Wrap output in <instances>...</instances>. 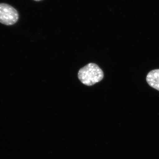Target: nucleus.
I'll return each mask as SVG.
<instances>
[{
  "mask_svg": "<svg viewBox=\"0 0 159 159\" xmlns=\"http://www.w3.org/2000/svg\"><path fill=\"white\" fill-rule=\"evenodd\" d=\"M104 74L102 70L96 64L90 63L79 70L78 77L84 85L92 86L100 82Z\"/></svg>",
  "mask_w": 159,
  "mask_h": 159,
  "instance_id": "nucleus-1",
  "label": "nucleus"
},
{
  "mask_svg": "<svg viewBox=\"0 0 159 159\" xmlns=\"http://www.w3.org/2000/svg\"><path fill=\"white\" fill-rule=\"evenodd\" d=\"M18 19V12L16 9L8 4H0V23L11 25L17 22Z\"/></svg>",
  "mask_w": 159,
  "mask_h": 159,
  "instance_id": "nucleus-2",
  "label": "nucleus"
},
{
  "mask_svg": "<svg viewBox=\"0 0 159 159\" xmlns=\"http://www.w3.org/2000/svg\"><path fill=\"white\" fill-rule=\"evenodd\" d=\"M146 81L148 85L159 91V69L148 73L146 77Z\"/></svg>",
  "mask_w": 159,
  "mask_h": 159,
  "instance_id": "nucleus-3",
  "label": "nucleus"
},
{
  "mask_svg": "<svg viewBox=\"0 0 159 159\" xmlns=\"http://www.w3.org/2000/svg\"><path fill=\"white\" fill-rule=\"evenodd\" d=\"M34 1H41V0H34Z\"/></svg>",
  "mask_w": 159,
  "mask_h": 159,
  "instance_id": "nucleus-4",
  "label": "nucleus"
}]
</instances>
